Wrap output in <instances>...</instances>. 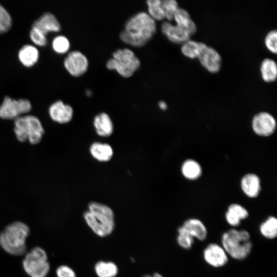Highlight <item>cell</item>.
Returning <instances> with one entry per match:
<instances>
[{
    "mask_svg": "<svg viewBox=\"0 0 277 277\" xmlns=\"http://www.w3.org/2000/svg\"><path fill=\"white\" fill-rule=\"evenodd\" d=\"M222 244L226 252L238 260L246 259L252 247L249 232L235 229H230L223 234Z\"/></svg>",
    "mask_w": 277,
    "mask_h": 277,
    "instance_id": "277c9868",
    "label": "cell"
},
{
    "mask_svg": "<svg viewBox=\"0 0 277 277\" xmlns=\"http://www.w3.org/2000/svg\"><path fill=\"white\" fill-rule=\"evenodd\" d=\"M202 66L210 73H216L221 69V57L213 48L206 46L198 57Z\"/></svg>",
    "mask_w": 277,
    "mask_h": 277,
    "instance_id": "7c38bea8",
    "label": "cell"
},
{
    "mask_svg": "<svg viewBox=\"0 0 277 277\" xmlns=\"http://www.w3.org/2000/svg\"><path fill=\"white\" fill-rule=\"evenodd\" d=\"M152 277H163V276L159 273H155L153 274Z\"/></svg>",
    "mask_w": 277,
    "mask_h": 277,
    "instance_id": "8d00e7d4",
    "label": "cell"
},
{
    "mask_svg": "<svg viewBox=\"0 0 277 277\" xmlns=\"http://www.w3.org/2000/svg\"><path fill=\"white\" fill-rule=\"evenodd\" d=\"M183 175L189 180L199 179L202 174V168L198 162L192 159L186 160L181 167Z\"/></svg>",
    "mask_w": 277,
    "mask_h": 277,
    "instance_id": "d4e9b609",
    "label": "cell"
},
{
    "mask_svg": "<svg viewBox=\"0 0 277 277\" xmlns=\"http://www.w3.org/2000/svg\"><path fill=\"white\" fill-rule=\"evenodd\" d=\"M207 45L202 42L188 40L183 43L181 50L183 54L188 58H198Z\"/></svg>",
    "mask_w": 277,
    "mask_h": 277,
    "instance_id": "cb8c5ba5",
    "label": "cell"
},
{
    "mask_svg": "<svg viewBox=\"0 0 277 277\" xmlns=\"http://www.w3.org/2000/svg\"><path fill=\"white\" fill-rule=\"evenodd\" d=\"M14 132L19 141L23 142L28 140L32 144H36L41 141L44 129L36 117L21 116L14 121Z\"/></svg>",
    "mask_w": 277,
    "mask_h": 277,
    "instance_id": "8992f818",
    "label": "cell"
},
{
    "mask_svg": "<svg viewBox=\"0 0 277 277\" xmlns=\"http://www.w3.org/2000/svg\"><path fill=\"white\" fill-rule=\"evenodd\" d=\"M158 105L159 108L162 110H165L167 108V104L163 101L159 102Z\"/></svg>",
    "mask_w": 277,
    "mask_h": 277,
    "instance_id": "d590c367",
    "label": "cell"
},
{
    "mask_svg": "<svg viewBox=\"0 0 277 277\" xmlns=\"http://www.w3.org/2000/svg\"><path fill=\"white\" fill-rule=\"evenodd\" d=\"M241 187L243 192L248 197H255L261 191L260 179L255 174H246L241 179Z\"/></svg>",
    "mask_w": 277,
    "mask_h": 277,
    "instance_id": "2e32d148",
    "label": "cell"
},
{
    "mask_svg": "<svg viewBox=\"0 0 277 277\" xmlns=\"http://www.w3.org/2000/svg\"><path fill=\"white\" fill-rule=\"evenodd\" d=\"M64 64L67 71L75 77L85 74L89 67L88 58L78 50L69 52L64 60Z\"/></svg>",
    "mask_w": 277,
    "mask_h": 277,
    "instance_id": "9c48e42d",
    "label": "cell"
},
{
    "mask_svg": "<svg viewBox=\"0 0 277 277\" xmlns=\"http://www.w3.org/2000/svg\"><path fill=\"white\" fill-rule=\"evenodd\" d=\"M161 30L163 34L173 43L183 44L190 39V36L186 31L168 21L163 22Z\"/></svg>",
    "mask_w": 277,
    "mask_h": 277,
    "instance_id": "5bb4252c",
    "label": "cell"
},
{
    "mask_svg": "<svg viewBox=\"0 0 277 277\" xmlns=\"http://www.w3.org/2000/svg\"><path fill=\"white\" fill-rule=\"evenodd\" d=\"M276 126L274 117L267 112L256 114L252 120V128L254 133L261 136H268L274 132Z\"/></svg>",
    "mask_w": 277,
    "mask_h": 277,
    "instance_id": "30bf717a",
    "label": "cell"
},
{
    "mask_svg": "<svg viewBox=\"0 0 277 277\" xmlns=\"http://www.w3.org/2000/svg\"><path fill=\"white\" fill-rule=\"evenodd\" d=\"M177 231V242L178 244L184 249H190L193 243V238L183 230L181 227L178 228Z\"/></svg>",
    "mask_w": 277,
    "mask_h": 277,
    "instance_id": "1f68e13d",
    "label": "cell"
},
{
    "mask_svg": "<svg viewBox=\"0 0 277 277\" xmlns=\"http://www.w3.org/2000/svg\"><path fill=\"white\" fill-rule=\"evenodd\" d=\"M148 12L154 21H162L165 18L161 0H148L146 1Z\"/></svg>",
    "mask_w": 277,
    "mask_h": 277,
    "instance_id": "83f0119b",
    "label": "cell"
},
{
    "mask_svg": "<svg viewBox=\"0 0 277 277\" xmlns=\"http://www.w3.org/2000/svg\"><path fill=\"white\" fill-rule=\"evenodd\" d=\"M29 233L30 229L26 224L13 222L1 232L0 245L10 254L22 255L26 252V241Z\"/></svg>",
    "mask_w": 277,
    "mask_h": 277,
    "instance_id": "3957f363",
    "label": "cell"
},
{
    "mask_svg": "<svg viewBox=\"0 0 277 277\" xmlns=\"http://www.w3.org/2000/svg\"><path fill=\"white\" fill-rule=\"evenodd\" d=\"M205 261L214 267L224 266L228 262L227 253L223 247L215 243L209 244L203 252Z\"/></svg>",
    "mask_w": 277,
    "mask_h": 277,
    "instance_id": "8fae6325",
    "label": "cell"
},
{
    "mask_svg": "<svg viewBox=\"0 0 277 277\" xmlns=\"http://www.w3.org/2000/svg\"><path fill=\"white\" fill-rule=\"evenodd\" d=\"M31 105L27 99L13 100L6 96L0 106V117L2 118L14 120L21 115L29 112Z\"/></svg>",
    "mask_w": 277,
    "mask_h": 277,
    "instance_id": "ba28073f",
    "label": "cell"
},
{
    "mask_svg": "<svg viewBox=\"0 0 277 277\" xmlns=\"http://www.w3.org/2000/svg\"><path fill=\"white\" fill-rule=\"evenodd\" d=\"M142 277H152V276H151V275H150L147 274V275H144V276H142Z\"/></svg>",
    "mask_w": 277,
    "mask_h": 277,
    "instance_id": "f35d334b",
    "label": "cell"
},
{
    "mask_svg": "<svg viewBox=\"0 0 277 277\" xmlns=\"http://www.w3.org/2000/svg\"><path fill=\"white\" fill-rule=\"evenodd\" d=\"M248 216V212L242 206L238 204H231L228 208L225 214V218L227 223L231 226H239L242 220L246 219Z\"/></svg>",
    "mask_w": 277,
    "mask_h": 277,
    "instance_id": "44dd1931",
    "label": "cell"
},
{
    "mask_svg": "<svg viewBox=\"0 0 277 277\" xmlns=\"http://www.w3.org/2000/svg\"><path fill=\"white\" fill-rule=\"evenodd\" d=\"M165 18L170 22L173 19L175 12L178 9L177 2L175 0H161Z\"/></svg>",
    "mask_w": 277,
    "mask_h": 277,
    "instance_id": "f1b7e54d",
    "label": "cell"
},
{
    "mask_svg": "<svg viewBox=\"0 0 277 277\" xmlns=\"http://www.w3.org/2000/svg\"><path fill=\"white\" fill-rule=\"evenodd\" d=\"M49 113L51 118L55 122L65 124L72 120L73 110L71 106L59 100L50 106Z\"/></svg>",
    "mask_w": 277,
    "mask_h": 277,
    "instance_id": "4fadbf2b",
    "label": "cell"
},
{
    "mask_svg": "<svg viewBox=\"0 0 277 277\" xmlns=\"http://www.w3.org/2000/svg\"><path fill=\"white\" fill-rule=\"evenodd\" d=\"M277 32L276 30L269 31L265 38V45L267 49L274 54L276 53Z\"/></svg>",
    "mask_w": 277,
    "mask_h": 277,
    "instance_id": "d6a6232c",
    "label": "cell"
},
{
    "mask_svg": "<svg viewBox=\"0 0 277 277\" xmlns=\"http://www.w3.org/2000/svg\"><path fill=\"white\" fill-rule=\"evenodd\" d=\"M93 126L96 133L100 136H109L113 131L112 120L105 112H101L95 115L93 120Z\"/></svg>",
    "mask_w": 277,
    "mask_h": 277,
    "instance_id": "e0dca14e",
    "label": "cell"
},
{
    "mask_svg": "<svg viewBox=\"0 0 277 277\" xmlns=\"http://www.w3.org/2000/svg\"><path fill=\"white\" fill-rule=\"evenodd\" d=\"M181 228L191 235L200 241L206 239L207 231L204 224L196 219H189L186 220Z\"/></svg>",
    "mask_w": 277,
    "mask_h": 277,
    "instance_id": "ac0fdd59",
    "label": "cell"
},
{
    "mask_svg": "<svg viewBox=\"0 0 277 277\" xmlns=\"http://www.w3.org/2000/svg\"><path fill=\"white\" fill-rule=\"evenodd\" d=\"M30 37L32 41L38 46H44L47 44L46 35L36 28L32 27Z\"/></svg>",
    "mask_w": 277,
    "mask_h": 277,
    "instance_id": "836d02e7",
    "label": "cell"
},
{
    "mask_svg": "<svg viewBox=\"0 0 277 277\" xmlns=\"http://www.w3.org/2000/svg\"><path fill=\"white\" fill-rule=\"evenodd\" d=\"M141 65L139 58L128 48L119 49L112 54V58L106 63V67L115 70L125 78L132 76Z\"/></svg>",
    "mask_w": 277,
    "mask_h": 277,
    "instance_id": "5b68a950",
    "label": "cell"
},
{
    "mask_svg": "<svg viewBox=\"0 0 277 277\" xmlns=\"http://www.w3.org/2000/svg\"><path fill=\"white\" fill-rule=\"evenodd\" d=\"M52 47L56 52L65 53L70 48V42L66 36L58 35L55 37L52 41Z\"/></svg>",
    "mask_w": 277,
    "mask_h": 277,
    "instance_id": "f546056e",
    "label": "cell"
},
{
    "mask_svg": "<svg viewBox=\"0 0 277 277\" xmlns=\"http://www.w3.org/2000/svg\"><path fill=\"white\" fill-rule=\"evenodd\" d=\"M156 31L155 21L147 12L136 13L126 22L124 29L120 34L124 43L135 47L145 46Z\"/></svg>",
    "mask_w": 277,
    "mask_h": 277,
    "instance_id": "6da1fadb",
    "label": "cell"
},
{
    "mask_svg": "<svg viewBox=\"0 0 277 277\" xmlns=\"http://www.w3.org/2000/svg\"><path fill=\"white\" fill-rule=\"evenodd\" d=\"M262 235L269 239H274L277 235V220L273 216H269L260 226Z\"/></svg>",
    "mask_w": 277,
    "mask_h": 277,
    "instance_id": "4316f807",
    "label": "cell"
},
{
    "mask_svg": "<svg viewBox=\"0 0 277 277\" xmlns=\"http://www.w3.org/2000/svg\"><path fill=\"white\" fill-rule=\"evenodd\" d=\"M56 273L57 277H76L73 270L66 265L59 266L56 270Z\"/></svg>",
    "mask_w": 277,
    "mask_h": 277,
    "instance_id": "e575fe53",
    "label": "cell"
},
{
    "mask_svg": "<svg viewBox=\"0 0 277 277\" xmlns=\"http://www.w3.org/2000/svg\"><path fill=\"white\" fill-rule=\"evenodd\" d=\"M260 72L262 79L267 83L273 82L277 77V66L271 58H265L261 63Z\"/></svg>",
    "mask_w": 277,
    "mask_h": 277,
    "instance_id": "603a6c76",
    "label": "cell"
},
{
    "mask_svg": "<svg viewBox=\"0 0 277 277\" xmlns=\"http://www.w3.org/2000/svg\"><path fill=\"white\" fill-rule=\"evenodd\" d=\"M23 266L25 271L31 277H46L50 270L47 253L39 247H35L27 253Z\"/></svg>",
    "mask_w": 277,
    "mask_h": 277,
    "instance_id": "52a82bcc",
    "label": "cell"
},
{
    "mask_svg": "<svg viewBox=\"0 0 277 277\" xmlns=\"http://www.w3.org/2000/svg\"><path fill=\"white\" fill-rule=\"evenodd\" d=\"M88 210L84 213V219L91 230L98 236L110 234L114 227L113 212L109 206L98 202L88 204Z\"/></svg>",
    "mask_w": 277,
    "mask_h": 277,
    "instance_id": "7a4b0ae2",
    "label": "cell"
},
{
    "mask_svg": "<svg viewBox=\"0 0 277 277\" xmlns=\"http://www.w3.org/2000/svg\"><path fill=\"white\" fill-rule=\"evenodd\" d=\"M86 94H87V95H88V96L91 95L92 94V92L90 90H87L86 92Z\"/></svg>",
    "mask_w": 277,
    "mask_h": 277,
    "instance_id": "74e56055",
    "label": "cell"
},
{
    "mask_svg": "<svg viewBox=\"0 0 277 277\" xmlns=\"http://www.w3.org/2000/svg\"><path fill=\"white\" fill-rule=\"evenodd\" d=\"M89 150L94 159L102 162L110 161L113 155L112 147L107 143L97 142L93 143L90 147Z\"/></svg>",
    "mask_w": 277,
    "mask_h": 277,
    "instance_id": "ffe728a7",
    "label": "cell"
},
{
    "mask_svg": "<svg viewBox=\"0 0 277 277\" xmlns=\"http://www.w3.org/2000/svg\"><path fill=\"white\" fill-rule=\"evenodd\" d=\"M94 269L98 277H115L118 273L117 266L112 262L99 261Z\"/></svg>",
    "mask_w": 277,
    "mask_h": 277,
    "instance_id": "484cf974",
    "label": "cell"
},
{
    "mask_svg": "<svg viewBox=\"0 0 277 277\" xmlns=\"http://www.w3.org/2000/svg\"><path fill=\"white\" fill-rule=\"evenodd\" d=\"M32 27L36 28L46 35L49 32H58L61 28L56 17L50 12H46L42 15L34 22Z\"/></svg>",
    "mask_w": 277,
    "mask_h": 277,
    "instance_id": "9a60e30c",
    "label": "cell"
},
{
    "mask_svg": "<svg viewBox=\"0 0 277 277\" xmlns=\"http://www.w3.org/2000/svg\"><path fill=\"white\" fill-rule=\"evenodd\" d=\"M12 25L11 17L7 10L0 4V34L10 29Z\"/></svg>",
    "mask_w": 277,
    "mask_h": 277,
    "instance_id": "4dcf8cb0",
    "label": "cell"
},
{
    "mask_svg": "<svg viewBox=\"0 0 277 277\" xmlns=\"http://www.w3.org/2000/svg\"><path fill=\"white\" fill-rule=\"evenodd\" d=\"M173 19L176 23L175 25L184 29L190 36L196 32V26L185 9L179 8L174 14Z\"/></svg>",
    "mask_w": 277,
    "mask_h": 277,
    "instance_id": "d6986e66",
    "label": "cell"
},
{
    "mask_svg": "<svg viewBox=\"0 0 277 277\" xmlns=\"http://www.w3.org/2000/svg\"><path fill=\"white\" fill-rule=\"evenodd\" d=\"M18 55L23 65L26 67H31L38 61L39 52L35 46L27 44L20 49Z\"/></svg>",
    "mask_w": 277,
    "mask_h": 277,
    "instance_id": "7402d4cb",
    "label": "cell"
}]
</instances>
